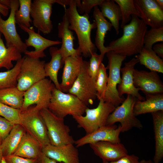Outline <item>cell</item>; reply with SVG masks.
Listing matches in <instances>:
<instances>
[{
  "mask_svg": "<svg viewBox=\"0 0 163 163\" xmlns=\"http://www.w3.org/2000/svg\"><path fill=\"white\" fill-rule=\"evenodd\" d=\"M15 124L0 116V143L7 137Z\"/></svg>",
  "mask_w": 163,
  "mask_h": 163,
  "instance_id": "41",
  "label": "cell"
},
{
  "mask_svg": "<svg viewBox=\"0 0 163 163\" xmlns=\"http://www.w3.org/2000/svg\"><path fill=\"white\" fill-rule=\"evenodd\" d=\"M107 68L101 62L100 65L97 78L95 82L97 92V98L99 100L104 99L108 81Z\"/></svg>",
  "mask_w": 163,
  "mask_h": 163,
  "instance_id": "36",
  "label": "cell"
},
{
  "mask_svg": "<svg viewBox=\"0 0 163 163\" xmlns=\"http://www.w3.org/2000/svg\"><path fill=\"white\" fill-rule=\"evenodd\" d=\"M69 23L64 14L62 21L58 25V36L62 39V45L59 50L62 57L63 65L65 59L71 56H81L77 49L74 47L75 39L72 31L69 28Z\"/></svg>",
  "mask_w": 163,
  "mask_h": 163,
  "instance_id": "22",
  "label": "cell"
},
{
  "mask_svg": "<svg viewBox=\"0 0 163 163\" xmlns=\"http://www.w3.org/2000/svg\"><path fill=\"white\" fill-rule=\"evenodd\" d=\"M139 62L136 58H133L124 63V66L121 68L122 73L121 82L117 88L119 96L122 97L125 94L133 96L140 101L145 100V97L139 92V90L134 84L133 72L136 65Z\"/></svg>",
  "mask_w": 163,
  "mask_h": 163,
  "instance_id": "19",
  "label": "cell"
},
{
  "mask_svg": "<svg viewBox=\"0 0 163 163\" xmlns=\"http://www.w3.org/2000/svg\"><path fill=\"white\" fill-rule=\"evenodd\" d=\"M45 123L50 143L59 146L74 144L75 140L70 134V129L64 122V119L54 114L48 108L40 111Z\"/></svg>",
  "mask_w": 163,
  "mask_h": 163,
  "instance_id": "6",
  "label": "cell"
},
{
  "mask_svg": "<svg viewBox=\"0 0 163 163\" xmlns=\"http://www.w3.org/2000/svg\"><path fill=\"white\" fill-rule=\"evenodd\" d=\"M43 154L57 162L80 163L79 153L74 144L56 146L50 144L42 148Z\"/></svg>",
  "mask_w": 163,
  "mask_h": 163,
  "instance_id": "18",
  "label": "cell"
},
{
  "mask_svg": "<svg viewBox=\"0 0 163 163\" xmlns=\"http://www.w3.org/2000/svg\"><path fill=\"white\" fill-rule=\"evenodd\" d=\"M38 163H58L55 160L50 158L46 156L43 154V155L39 161Z\"/></svg>",
  "mask_w": 163,
  "mask_h": 163,
  "instance_id": "46",
  "label": "cell"
},
{
  "mask_svg": "<svg viewBox=\"0 0 163 163\" xmlns=\"http://www.w3.org/2000/svg\"><path fill=\"white\" fill-rule=\"evenodd\" d=\"M122 28V36L106 46L108 51L126 57L138 54L144 47V37L147 26L139 17L132 15L130 22Z\"/></svg>",
  "mask_w": 163,
  "mask_h": 163,
  "instance_id": "1",
  "label": "cell"
},
{
  "mask_svg": "<svg viewBox=\"0 0 163 163\" xmlns=\"http://www.w3.org/2000/svg\"><path fill=\"white\" fill-rule=\"evenodd\" d=\"M94 8L93 16L97 28L95 46L100 51V55L104 58V55L109 51L104 45V38L107 32L111 30L112 26L102 15L97 6Z\"/></svg>",
  "mask_w": 163,
  "mask_h": 163,
  "instance_id": "23",
  "label": "cell"
},
{
  "mask_svg": "<svg viewBox=\"0 0 163 163\" xmlns=\"http://www.w3.org/2000/svg\"><path fill=\"white\" fill-rule=\"evenodd\" d=\"M85 62L81 56H69L65 59L60 84L62 91L68 92L79 75Z\"/></svg>",
  "mask_w": 163,
  "mask_h": 163,
  "instance_id": "21",
  "label": "cell"
},
{
  "mask_svg": "<svg viewBox=\"0 0 163 163\" xmlns=\"http://www.w3.org/2000/svg\"><path fill=\"white\" fill-rule=\"evenodd\" d=\"M19 7L16 11L15 18L16 23L27 27H30L32 20L30 12L32 3L31 0H19Z\"/></svg>",
  "mask_w": 163,
  "mask_h": 163,
  "instance_id": "34",
  "label": "cell"
},
{
  "mask_svg": "<svg viewBox=\"0 0 163 163\" xmlns=\"http://www.w3.org/2000/svg\"><path fill=\"white\" fill-rule=\"evenodd\" d=\"M10 12L7 19L3 20L0 13V33L4 37L6 47L14 46L21 53H24L27 50V47L22 41L16 27L15 15L19 7V0H10Z\"/></svg>",
  "mask_w": 163,
  "mask_h": 163,
  "instance_id": "12",
  "label": "cell"
},
{
  "mask_svg": "<svg viewBox=\"0 0 163 163\" xmlns=\"http://www.w3.org/2000/svg\"><path fill=\"white\" fill-rule=\"evenodd\" d=\"M45 61L26 56L17 78V87L25 91L33 85L45 78Z\"/></svg>",
  "mask_w": 163,
  "mask_h": 163,
  "instance_id": "9",
  "label": "cell"
},
{
  "mask_svg": "<svg viewBox=\"0 0 163 163\" xmlns=\"http://www.w3.org/2000/svg\"><path fill=\"white\" fill-rule=\"evenodd\" d=\"M139 157L134 154L127 155L113 161H103L102 163H139Z\"/></svg>",
  "mask_w": 163,
  "mask_h": 163,
  "instance_id": "43",
  "label": "cell"
},
{
  "mask_svg": "<svg viewBox=\"0 0 163 163\" xmlns=\"http://www.w3.org/2000/svg\"><path fill=\"white\" fill-rule=\"evenodd\" d=\"M145 95V99H137L133 107V113L136 116L142 114L163 111V93Z\"/></svg>",
  "mask_w": 163,
  "mask_h": 163,
  "instance_id": "25",
  "label": "cell"
},
{
  "mask_svg": "<svg viewBox=\"0 0 163 163\" xmlns=\"http://www.w3.org/2000/svg\"><path fill=\"white\" fill-rule=\"evenodd\" d=\"M1 163H6L3 157L2 158Z\"/></svg>",
  "mask_w": 163,
  "mask_h": 163,
  "instance_id": "52",
  "label": "cell"
},
{
  "mask_svg": "<svg viewBox=\"0 0 163 163\" xmlns=\"http://www.w3.org/2000/svg\"><path fill=\"white\" fill-rule=\"evenodd\" d=\"M104 57L96 52L93 53L90 57L88 68V73L95 83L97 78L99 66L102 62Z\"/></svg>",
  "mask_w": 163,
  "mask_h": 163,
  "instance_id": "39",
  "label": "cell"
},
{
  "mask_svg": "<svg viewBox=\"0 0 163 163\" xmlns=\"http://www.w3.org/2000/svg\"><path fill=\"white\" fill-rule=\"evenodd\" d=\"M139 62L150 71L163 73V61L152 49L143 47L141 52L135 56Z\"/></svg>",
  "mask_w": 163,
  "mask_h": 163,
  "instance_id": "29",
  "label": "cell"
},
{
  "mask_svg": "<svg viewBox=\"0 0 163 163\" xmlns=\"http://www.w3.org/2000/svg\"><path fill=\"white\" fill-rule=\"evenodd\" d=\"M24 59V56L17 61L15 65L11 69L0 72V89L17 87V78Z\"/></svg>",
  "mask_w": 163,
  "mask_h": 163,
  "instance_id": "33",
  "label": "cell"
},
{
  "mask_svg": "<svg viewBox=\"0 0 163 163\" xmlns=\"http://www.w3.org/2000/svg\"><path fill=\"white\" fill-rule=\"evenodd\" d=\"M163 41V27L159 28H151L147 30L143 39L144 47L152 49L153 45Z\"/></svg>",
  "mask_w": 163,
  "mask_h": 163,
  "instance_id": "37",
  "label": "cell"
},
{
  "mask_svg": "<svg viewBox=\"0 0 163 163\" xmlns=\"http://www.w3.org/2000/svg\"><path fill=\"white\" fill-rule=\"evenodd\" d=\"M119 6L121 14V27L127 24L131 19L132 15H135L140 18V15L136 10L134 0H115Z\"/></svg>",
  "mask_w": 163,
  "mask_h": 163,
  "instance_id": "35",
  "label": "cell"
},
{
  "mask_svg": "<svg viewBox=\"0 0 163 163\" xmlns=\"http://www.w3.org/2000/svg\"><path fill=\"white\" fill-rule=\"evenodd\" d=\"M152 49L154 52L161 58H163V43L161 42L154 45Z\"/></svg>",
  "mask_w": 163,
  "mask_h": 163,
  "instance_id": "44",
  "label": "cell"
},
{
  "mask_svg": "<svg viewBox=\"0 0 163 163\" xmlns=\"http://www.w3.org/2000/svg\"><path fill=\"white\" fill-rule=\"evenodd\" d=\"M26 132L21 124H15L1 143L3 157L13 154Z\"/></svg>",
  "mask_w": 163,
  "mask_h": 163,
  "instance_id": "27",
  "label": "cell"
},
{
  "mask_svg": "<svg viewBox=\"0 0 163 163\" xmlns=\"http://www.w3.org/2000/svg\"><path fill=\"white\" fill-rule=\"evenodd\" d=\"M52 5L50 0H34L31 4L30 16L33 25L44 34L50 33L53 28L50 19Z\"/></svg>",
  "mask_w": 163,
  "mask_h": 163,
  "instance_id": "13",
  "label": "cell"
},
{
  "mask_svg": "<svg viewBox=\"0 0 163 163\" xmlns=\"http://www.w3.org/2000/svg\"><path fill=\"white\" fill-rule=\"evenodd\" d=\"M42 148L40 143L26 132L13 154L39 161L43 155Z\"/></svg>",
  "mask_w": 163,
  "mask_h": 163,
  "instance_id": "24",
  "label": "cell"
},
{
  "mask_svg": "<svg viewBox=\"0 0 163 163\" xmlns=\"http://www.w3.org/2000/svg\"><path fill=\"white\" fill-rule=\"evenodd\" d=\"M69 7L65 8V14L69 23V28L74 30L78 39L79 46L77 48L85 57H90L96 52L95 45L91 39L92 29L96 28L95 22L91 23L88 14L81 15L77 10L76 0H72Z\"/></svg>",
  "mask_w": 163,
  "mask_h": 163,
  "instance_id": "2",
  "label": "cell"
},
{
  "mask_svg": "<svg viewBox=\"0 0 163 163\" xmlns=\"http://www.w3.org/2000/svg\"><path fill=\"white\" fill-rule=\"evenodd\" d=\"M21 110L12 108L0 102V116L15 124H20Z\"/></svg>",
  "mask_w": 163,
  "mask_h": 163,
  "instance_id": "38",
  "label": "cell"
},
{
  "mask_svg": "<svg viewBox=\"0 0 163 163\" xmlns=\"http://www.w3.org/2000/svg\"><path fill=\"white\" fill-rule=\"evenodd\" d=\"M87 107L76 96L66 93L55 87L47 108L58 117L64 119L69 115H83Z\"/></svg>",
  "mask_w": 163,
  "mask_h": 163,
  "instance_id": "3",
  "label": "cell"
},
{
  "mask_svg": "<svg viewBox=\"0 0 163 163\" xmlns=\"http://www.w3.org/2000/svg\"><path fill=\"white\" fill-rule=\"evenodd\" d=\"M50 1L52 4L57 3L65 8L66 5H69L72 0H50Z\"/></svg>",
  "mask_w": 163,
  "mask_h": 163,
  "instance_id": "45",
  "label": "cell"
},
{
  "mask_svg": "<svg viewBox=\"0 0 163 163\" xmlns=\"http://www.w3.org/2000/svg\"><path fill=\"white\" fill-rule=\"evenodd\" d=\"M0 3L8 7L10 9V0H0Z\"/></svg>",
  "mask_w": 163,
  "mask_h": 163,
  "instance_id": "48",
  "label": "cell"
},
{
  "mask_svg": "<svg viewBox=\"0 0 163 163\" xmlns=\"http://www.w3.org/2000/svg\"><path fill=\"white\" fill-rule=\"evenodd\" d=\"M120 133L121 127L120 124L118 126L115 124L106 125L75 141L74 144L76 147H79L100 141L120 143L121 140L119 136Z\"/></svg>",
  "mask_w": 163,
  "mask_h": 163,
  "instance_id": "15",
  "label": "cell"
},
{
  "mask_svg": "<svg viewBox=\"0 0 163 163\" xmlns=\"http://www.w3.org/2000/svg\"><path fill=\"white\" fill-rule=\"evenodd\" d=\"M9 9L7 6L0 3V13L4 16H7L8 15Z\"/></svg>",
  "mask_w": 163,
  "mask_h": 163,
  "instance_id": "47",
  "label": "cell"
},
{
  "mask_svg": "<svg viewBox=\"0 0 163 163\" xmlns=\"http://www.w3.org/2000/svg\"><path fill=\"white\" fill-rule=\"evenodd\" d=\"M99 100L98 104L96 108H86L85 116H72L78 127L84 129L86 134L107 125L109 116L116 108L112 104L104 101L103 99Z\"/></svg>",
  "mask_w": 163,
  "mask_h": 163,
  "instance_id": "5",
  "label": "cell"
},
{
  "mask_svg": "<svg viewBox=\"0 0 163 163\" xmlns=\"http://www.w3.org/2000/svg\"><path fill=\"white\" fill-rule=\"evenodd\" d=\"M24 92L19 90L17 87L0 89V102L21 110L24 102Z\"/></svg>",
  "mask_w": 163,
  "mask_h": 163,
  "instance_id": "31",
  "label": "cell"
},
{
  "mask_svg": "<svg viewBox=\"0 0 163 163\" xmlns=\"http://www.w3.org/2000/svg\"><path fill=\"white\" fill-rule=\"evenodd\" d=\"M139 163H153V162L151 160H146L143 159L139 161Z\"/></svg>",
  "mask_w": 163,
  "mask_h": 163,
  "instance_id": "50",
  "label": "cell"
},
{
  "mask_svg": "<svg viewBox=\"0 0 163 163\" xmlns=\"http://www.w3.org/2000/svg\"></svg>",
  "mask_w": 163,
  "mask_h": 163,
  "instance_id": "54",
  "label": "cell"
},
{
  "mask_svg": "<svg viewBox=\"0 0 163 163\" xmlns=\"http://www.w3.org/2000/svg\"><path fill=\"white\" fill-rule=\"evenodd\" d=\"M140 18L151 28L163 27V9L155 0H134Z\"/></svg>",
  "mask_w": 163,
  "mask_h": 163,
  "instance_id": "14",
  "label": "cell"
},
{
  "mask_svg": "<svg viewBox=\"0 0 163 163\" xmlns=\"http://www.w3.org/2000/svg\"><path fill=\"white\" fill-rule=\"evenodd\" d=\"M99 6L102 15L109 20L116 34H118L119 33V22L122 19L119 6L114 0H104Z\"/></svg>",
  "mask_w": 163,
  "mask_h": 163,
  "instance_id": "30",
  "label": "cell"
},
{
  "mask_svg": "<svg viewBox=\"0 0 163 163\" xmlns=\"http://www.w3.org/2000/svg\"><path fill=\"white\" fill-rule=\"evenodd\" d=\"M153 121L155 142L153 163H159L163 158V111L151 113Z\"/></svg>",
  "mask_w": 163,
  "mask_h": 163,
  "instance_id": "26",
  "label": "cell"
},
{
  "mask_svg": "<svg viewBox=\"0 0 163 163\" xmlns=\"http://www.w3.org/2000/svg\"><path fill=\"white\" fill-rule=\"evenodd\" d=\"M109 69L108 81L104 101L109 102L116 107L121 104L125 98L119 96L117 89V85L121 82L120 69L123 62L126 56L117 54L112 51L107 53Z\"/></svg>",
  "mask_w": 163,
  "mask_h": 163,
  "instance_id": "4",
  "label": "cell"
},
{
  "mask_svg": "<svg viewBox=\"0 0 163 163\" xmlns=\"http://www.w3.org/2000/svg\"><path fill=\"white\" fill-rule=\"evenodd\" d=\"M104 0H76V6L80 13L88 14L92 9L96 6H100Z\"/></svg>",
  "mask_w": 163,
  "mask_h": 163,
  "instance_id": "40",
  "label": "cell"
},
{
  "mask_svg": "<svg viewBox=\"0 0 163 163\" xmlns=\"http://www.w3.org/2000/svg\"><path fill=\"white\" fill-rule=\"evenodd\" d=\"M49 52L51 58L50 62L45 63L44 65L46 76L49 77L57 89L61 90L58 75L59 70L63 65L62 57L59 49L56 47H51Z\"/></svg>",
  "mask_w": 163,
  "mask_h": 163,
  "instance_id": "28",
  "label": "cell"
},
{
  "mask_svg": "<svg viewBox=\"0 0 163 163\" xmlns=\"http://www.w3.org/2000/svg\"><path fill=\"white\" fill-rule=\"evenodd\" d=\"M21 58V53L15 46H5L0 33V69H11L14 66L12 61H17Z\"/></svg>",
  "mask_w": 163,
  "mask_h": 163,
  "instance_id": "32",
  "label": "cell"
},
{
  "mask_svg": "<svg viewBox=\"0 0 163 163\" xmlns=\"http://www.w3.org/2000/svg\"><path fill=\"white\" fill-rule=\"evenodd\" d=\"M158 6L162 9H163V0H155Z\"/></svg>",
  "mask_w": 163,
  "mask_h": 163,
  "instance_id": "49",
  "label": "cell"
},
{
  "mask_svg": "<svg viewBox=\"0 0 163 163\" xmlns=\"http://www.w3.org/2000/svg\"><path fill=\"white\" fill-rule=\"evenodd\" d=\"M19 27L29 35L28 38L25 40L27 47L31 46L34 48V51L27 50L24 53L30 57L40 59L45 57L44 50L46 49L62 43L61 41L50 40L43 37L39 33L36 32L33 27L29 28L23 25H19Z\"/></svg>",
  "mask_w": 163,
  "mask_h": 163,
  "instance_id": "17",
  "label": "cell"
},
{
  "mask_svg": "<svg viewBox=\"0 0 163 163\" xmlns=\"http://www.w3.org/2000/svg\"></svg>",
  "mask_w": 163,
  "mask_h": 163,
  "instance_id": "53",
  "label": "cell"
},
{
  "mask_svg": "<svg viewBox=\"0 0 163 163\" xmlns=\"http://www.w3.org/2000/svg\"><path fill=\"white\" fill-rule=\"evenodd\" d=\"M89 145L95 155L103 161H116L128 154L127 149L121 142L100 141Z\"/></svg>",
  "mask_w": 163,
  "mask_h": 163,
  "instance_id": "20",
  "label": "cell"
},
{
  "mask_svg": "<svg viewBox=\"0 0 163 163\" xmlns=\"http://www.w3.org/2000/svg\"><path fill=\"white\" fill-rule=\"evenodd\" d=\"M55 87L50 79L46 78L33 85L24 91L21 111L24 110L34 104H36L35 108L39 111L47 108Z\"/></svg>",
  "mask_w": 163,
  "mask_h": 163,
  "instance_id": "10",
  "label": "cell"
},
{
  "mask_svg": "<svg viewBox=\"0 0 163 163\" xmlns=\"http://www.w3.org/2000/svg\"><path fill=\"white\" fill-rule=\"evenodd\" d=\"M3 157L2 151L1 149V143H0V163H1Z\"/></svg>",
  "mask_w": 163,
  "mask_h": 163,
  "instance_id": "51",
  "label": "cell"
},
{
  "mask_svg": "<svg viewBox=\"0 0 163 163\" xmlns=\"http://www.w3.org/2000/svg\"><path fill=\"white\" fill-rule=\"evenodd\" d=\"M133 76L135 87L145 94L163 93V83L158 72L134 69Z\"/></svg>",
  "mask_w": 163,
  "mask_h": 163,
  "instance_id": "16",
  "label": "cell"
},
{
  "mask_svg": "<svg viewBox=\"0 0 163 163\" xmlns=\"http://www.w3.org/2000/svg\"><path fill=\"white\" fill-rule=\"evenodd\" d=\"M6 163H38L37 159H28L14 154L3 157Z\"/></svg>",
  "mask_w": 163,
  "mask_h": 163,
  "instance_id": "42",
  "label": "cell"
},
{
  "mask_svg": "<svg viewBox=\"0 0 163 163\" xmlns=\"http://www.w3.org/2000/svg\"><path fill=\"white\" fill-rule=\"evenodd\" d=\"M137 99L133 96L127 95L121 105L116 107L109 115L107 125L120 123L121 133L128 131L133 128L142 129L143 127L142 124L133 113V107Z\"/></svg>",
  "mask_w": 163,
  "mask_h": 163,
  "instance_id": "7",
  "label": "cell"
},
{
  "mask_svg": "<svg viewBox=\"0 0 163 163\" xmlns=\"http://www.w3.org/2000/svg\"><path fill=\"white\" fill-rule=\"evenodd\" d=\"M31 106L24 110L21 111L20 124L43 148L50 144L46 127L40 111L35 106Z\"/></svg>",
  "mask_w": 163,
  "mask_h": 163,
  "instance_id": "8",
  "label": "cell"
},
{
  "mask_svg": "<svg viewBox=\"0 0 163 163\" xmlns=\"http://www.w3.org/2000/svg\"><path fill=\"white\" fill-rule=\"evenodd\" d=\"M88 64L89 62L85 61L79 75L68 91L86 106L92 104L97 98L95 83L88 72Z\"/></svg>",
  "mask_w": 163,
  "mask_h": 163,
  "instance_id": "11",
  "label": "cell"
}]
</instances>
